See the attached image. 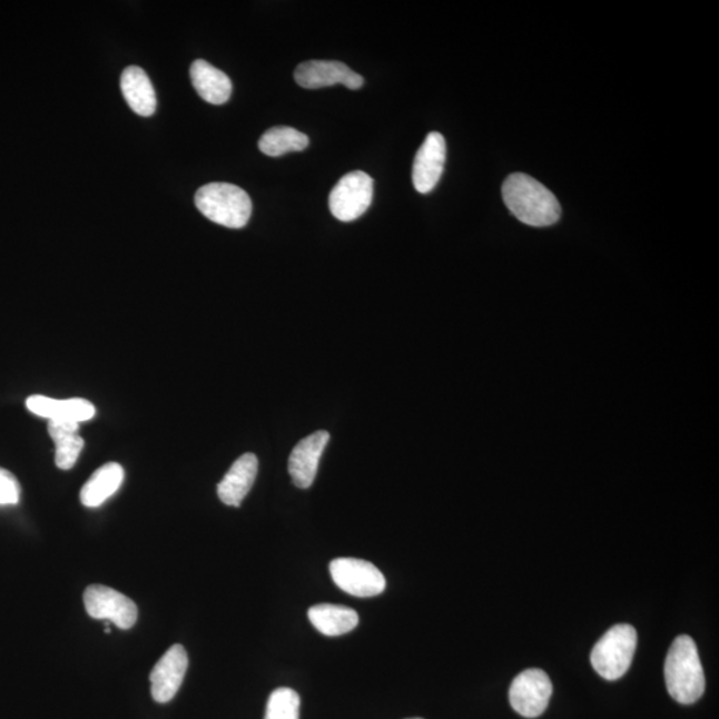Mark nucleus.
<instances>
[{"instance_id":"nucleus-1","label":"nucleus","mask_w":719,"mask_h":719,"mask_svg":"<svg viewBox=\"0 0 719 719\" xmlns=\"http://www.w3.org/2000/svg\"><path fill=\"white\" fill-rule=\"evenodd\" d=\"M503 196L509 211L528 226L549 227L560 219L558 198L532 176H509L503 186Z\"/></svg>"},{"instance_id":"nucleus-2","label":"nucleus","mask_w":719,"mask_h":719,"mask_svg":"<svg viewBox=\"0 0 719 719\" xmlns=\"http://www.w3.org/2000/svg\"><path fill=\"white\" fill-rule=\"evenodd\" d=\"M664 682L670 697L682 705L695 703L702 697L703 668L691 637L680 636L671 643L664 661Z\"/></svg>"},{"instance_id":"nucleus-3","label":"nucleus","mask_w":719,"mask_h":719,"mask_svg":"<svg viewBox=\"0 0 719 719\" xmlns=\"http://www.w3.org/2000/svg\"><path fill=\"white\" fill-rule=\"evenodd\" d=\"M199 211L223 227L239 229L246 227L253 215V201L240 187L229 183H209L195 195Z\"/></svg>"},{"instance_id":"nucleus-4","label":"nucleus","mask_w":719,"mask_h":719,"mask_svg":"<svg viewBox=\"0 0 719 719\" xmlns=\"http://www.w3.org/2000/svg\"><path fill=\"white\" fill-rule=\"evenodd\" d=\"M637 648V632L632 626L621 623L609 629L595 643L590 661L602 678L620 680L632 664Z\"/></svg>"},{"instance_id":"nucleus-5","label":"nucleus","mask_w":719,"mask_h":719,"mask_svg":"<svg viewBox=\"0 0 719 719\" xmlns=\"http://www.w3.org/2000/svg\"><path fill=\"white\" fill-rule=\"evenodd\" d=\"M373 179L363 171L349 173L332 189L329 209L341 221H354L372 205Z\"/></svg>"},{"instance_id":"nucleus-6","label":"nucleus","mask_w":719,"mask_h":719,"mask_svg":"<svg viewBox=\"0 0 719 719\" xmlns=\"http://www.w3.org/2000/svg\"><path fill=\"white\" fill-rule=\"evenodd\" d=\"M85 607L95 620L112 622L119 629H131L138 621V607L124 593L105 585L86 589Z\"/></svg>"},{"instance_id":"nucleus-7","label":"nucleus","mask_w":719,"mask_h":719,"mask_svg":"<svg viewBox=\"0 0 719 719\" xmlns=\"http://www.w3.org/2000/svg\"><path fill=\"white\" fill-rule=\"evenodd\" d=\"M329 572L337 588L363 599L382 594L386 587L384 574L368 561L336 559L331 562Z\"/></svg>"},{"instance_id":"nucleus-8","label":"nucleus","mask_w":719,"mask_h":719,"mask_svg":"<svg viewBox=\"0 0 719 719\" xmlns=\"http://www.w3.org/2000/svg\"><path fill=\"white\" fill-rule=\"evenodd\" d=\"M552 693L553 684L545 671L528 669L514 678L509 701L520 716L538 718L546 710Z\"/></svg>"},{"instance_id":"nucleus-9","label":"nucleus","mask_w":719,"mask_h":719,"mask_svg":"<svg viewBox=\"0 0 719 719\" xmlns=\"http://www.w3.org/2000/svg\"><path fill=\"white\" fill-rule=\"evenodd\" d=\"M296 83L307 90L344 85L349 90H358L364 86V78L342 62L335 60H309L298 65L295 70Z\"/></svg>"},{"instance_id":"nucleus-10","label":"nucleus","mask_w":719,"mask_h":719,"mask_svg":"<svg viewBox=\"0 0 719 719\" xmlns=\"http://www.w3.org/2000/svg\"><path fill=\"white\" fill-rule=\"evenodd\" d=\"M188 669V654L181 646L167 650L149 676L151 695L156 702L167 703L178 695Z\"/></svg>"},{"instance_id":"nucleus-11","label":"nucleus","mask_w":719,"mask_h":719,"mask_svg":"<svg viewBox=\"0 0 719 719\" xmlns=\"http://www.w3.org/2000/svg\"><path fill=\"white\" fill-rule=\"evenodd\" d=\"M446 160V144L443 135L431 132L420 147L413 161V186L420 194H430L443 176Z\"/></svg>"},{"instance_id":"nucleus-12","label":"nucleus","mask_w":719,"mask_h":719,"mask_svg":"<svg viewBox=\"0 0 719 719\" xmlns=\"http://www.w3.org/2000/svg\"><path fill=\"white\" fill-rule=\"evenodd\" d=\"M329 433L318 431L301 441L292 451L288 471L294 484L301 490H308L316 479L318 463L325 446L328 445Z\"/></svg>"},{"instance_id":"nucleus-13","label":"nucleus","mask_w":719,"mask_h":719,"mask_svg":"<svg viewBox=\"0 0 719 719\" xmlns=\"http://www.w3.org/2000/svg\"><path fill=\"white\" fill-rule=\"evenodd\" d=\"M26 406L33 415L49 418V422H88L97 410L85 398L57 400L47 396H31L26 400Z\"/></svg>"},{"instance_id":"nucleus-14","label":"nucleus","mask_w":719,"mask_h":719,"mask_svg":"<svg viewBox=\"0 0 719 719\" xmlns=\"http://www.w3.org/2000/svg\"><path fill=\"white\" fill-rule=\"evenodd\" d=\"M257 470H259V461L255 454L246 453L237 459L221 483L217 485V494L221 503L228 506H240L255 483Z\"/></svg>"},{"instance_id":"nucleus-15","label":"nucleus","mask_w":719,"mask_h":719,"mask_svg":"<svg viewBox=\"0 0 719 719\" xmlns=\"http://www.w3.org/2000/svg\"><path fill=\"white\" fill-rule=\"evenodd\" d=\"M196 92L207 104L220 106L227 104L233 95V81L227 73L217 70L216 67L206 60H195L189 70Z\"/></svg>"},{"instance_id":"nucleus-16","label":"nucleus","mask_w":719,"mask_h":719,"mask_svg":"<svg viewBox=\"0 0 719 719\" xmlns=\"http://www.w3.org/2000/svg\"><path fill=\"white\" fill-rule=\"evenodd\" d=\"M121 92L128 106L140 117H152L156 111V95L151 80L145 70L130 66L121 73Z\"/></svg>"},{"instance_id":"nucleus-17","label":"nucleus","mask_w":719,"mask_h":719,"mask_svg":"<svg viewBox=\"0 0 719 719\" xmlns=\"http://www.w3.org/2000/svg\"><path fill=\"white\" fill-rule=\"evenodd\" d=\"M125 470L118 463L100 466L80 491V501L87 508H98L119 491Z\"/></svg>"},{"instance_id":"nucleus-18","label":"nucleus","mask_w":719,"mask_h":719,"mask_svg":"<svg viewBox=\"0 0 719 719\" xmlns=\"http://www.w3.org/2000/svg\"><path fill=\"white\" fill-rule=\"evenodd\" d=\"M308 619L317 632L327 637H338L352 632L358 626L356 610L322 603L308 610Z\"/></svg>"},{"instance_id":"nucleus-19","label":"nucleus","mask_w":719,"mask_h":719,"mask_svg":"<svg viewBox=\"0 0 719 719\" xmlns=\"http://www.w3.org/2000/svg\"><path fill=\"white\" fill-rule=\"evenodd\" d=\"M50 436L56 444V464L59 470L69 471L77 464L85 440L79 434V424L72 422H49Z\"/></svg>"},{"instance_id":"nucleus-20","label":"nucleus","mask_w":719,"mask_h":719,"mask_svg":"<svg viewBox=\"0 0 719 719\" xmlns=\"http://www.w3.org/2000/svg\"><path fill=\"white\" fill-rule=\"evenodd\" d=\"M309 146L307 135L292 127L270 128L259 140V148L264 155L277 158L288 152H301Z\"/></svg>"},{"instance_id":"nucleus-21","label":"nucleus","mask_w":719,"mask_h":719,"mask_svg":"<svg viewBox=\"0 0 719 719\" xmlns=\"http://www.w3.org/2000/svg\"><path fill=\"white\" fill-rule=\"evenodd\" d=\"M298 709H301V697L295 690L276 689L269 696L264 719H298Z\"/></svg>"},{"instance_id":"nucleus-22","label":"nucleus","mask_w":719,"mask_h":719,"mask_svg":"<svg viewBox=\"0 0 719 719\" xmlns=\"http://www.w3.org/2000/svg\"><path fill=\"white\" fill-rule=\"evenodd\" d=\"M20 493H22V487H20L17 477L0 467V505H17Z\"/></svg>"},{"instance_id":"nucleus-23","label":"nucleus","mask_w":719,"mask_h":719,"mask_svg":"<svg viewBox=\"0 0 719 719\" xmlns=\"http://www.w3.org/2000/svg\"><path fill=\"white\" fill-rule=\"evenodd\" d=\"M410 719H423V718H410Z\"/></svg>"}]
</instances>
